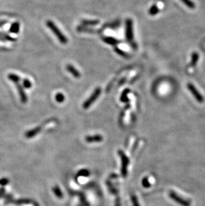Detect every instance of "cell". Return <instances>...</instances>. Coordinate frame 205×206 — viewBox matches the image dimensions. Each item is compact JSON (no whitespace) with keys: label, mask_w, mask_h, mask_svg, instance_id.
<instances>
[{"label":"cell","mask_w":205,"mask_h":206,"mask_svg":"<svg viewBox=\"0 0 205 206\" xmlns=\"http://www.w3.org/2000/svg\"><path fill=\"white\" fill-rule=\"evenodd\" d=\"M47 26L52 31L53 33H54L56 35V37H57V39H59V41H60L61 44H67L68 39L66 38V36H65L63 33L61 32V30L58 28L57 26H56L52 21L48 20L47 21Z\"/></svg>","instance_id":"cell-1"},{"label":"cell","mask_w":205,"mask_h":206,"mask_svg":"<svg viewBox=\"0 0 205 206\" xmlns=\"http://www.w3.org/2000/svg\"><path fill=\"white\" fill-rule=\"evenodd\" d=\"M118 153L121 159V175L123 177H126L127 176V167L130 162L129 159L122 150H119Z\"/></svg>","instance_id":"cell-2"},{"label":"cell","mask_w":205,"mask_h":206,"mask_svg":"<svg viewBox=\"0 0 205 206\" xmlns=\"http://www.w3.org/2000/svg\"><path fill=\"white\" fill-rule=\"evenodd\" d=\"M169 195L170 199H172L173 201H175L176 204H179L181 206H191V201L188 199L182 198L179 194H177L176 192L174 191H170L169 193Z\"/></svg>","instance_id":"cell-3"},{"label":"cell","mask_w":205,"mask_h":206,"mask_svg":"<svg viewBox=\"0 0 205 206\" xmlns=\"http://www.w3.org/2000/svg\"><path fill=\"white\" fill-rule=\"evenodd\" d=\"M101 93V89L100 88H96L94 92L91 94V96H90L87 100L85 102H84L83 107L84 109H88L89 108L92 104L95 102L96 101V100L97 99V98L100 96V94Z\"/></svg>","instance_id":"cell-4"},{"label":"cell","mask_w":205,"mask_h":206,"mask_svg":"<svg viewBox=\"0 0 205 206\" xmlns=\"http://www.w3.org/2000/svg\"><path fill=\"white\" fill-rule=\"evenodd\" d=\"M187 88L188 89V90L190 91L191 93L192 94V96H194L196 100H197L198 103H202L204 102V98L202 96L200 92L198 91L197 89L194 87V85L193 84H191V83H188L187 84Z\"/></svg>","instance_id":"cell-5"},{"label":"cell","mask_w":205,"mask_h":206,"mask_svg":"<svg viewBox=\"0 0 205 206\" xmlns=\"http://www.w3.org/2000/svg\"><path fill=\"white\" fill-rule=\"evenodd\" d=\"M133 21L127 19L126 21V38L129 42H131L133 39Z\"/></svg>","instance_id":"cell-6"},{"label":"cell","mask_w":205,"mask_h":206,"mask_svg":"<svg viewBox=\"0 0 205 206\" xmlns=\"http://www.w3.org/2000/svg\"><path fill=\"white\" fill-rule=\"evenodd\" d=\"M6 203H7V204H9V203H11V204L20 205L31 204H32V203H33V201H32V200H31L30 199L21 198V199H11V200H9V201H7Z\"/></svg>","instance_id":"cell-7"},{"label":"cell","mask_w":205,"mask_h":206,"mask_svg":"<svg viewBox=\"0 0 205 206\" xmlns=\"http://www.w3.org/2000/svg\"><path fill=\"white\" fill-rule=\"evenodd\" d=\"M41 126H38V127H36L35 128L32 129V130L26 131V134H25V136H26V137L27 138V139H31V138L36 136L37 134H39V132L41 131Z\"/></svg>","instance_id":"cell-8"},{"label":"cell","mask_w":205,"mask_h":206,"mask_svg":"<svg viewBox=\"0 0 205 206\" xmlns=\"http://www.w3.org/2000/svg\"><path fill=\"white\" fill-rule=\"evenodd\" d=\"M103 140L101 135L97 134L93 136H88L85 137V141L87 143H94V142H101Z\"/></svg>","instance_id":"cell-9"},{"label":"cell","mask_w":205,"mask_h":206,"mask_svg":"<svg viewBox=\"0 0 205 206\" xmlns=\"http://www.w3.org/2000/svg\"><path fill=\"white\" fill-rule=\"evenodd\" d=\"M67 70L70 73L72 74L73 76H74L75 78H79L81 77V74L78 70H77L75 67L73 66L72 65H67Z\"/></svg>","instance_id":"cell-10"},{"label":"cell","mask_w":205,"mask_h":206,"mask_svg":"<svg viewBox=\"0 0 205 206\" xmlns=\"http://www.w3.org/2000/svg\"><path fill=\"white\" fill-rule=\"evenodd\" d=\"M102 39L105 43H106V44H108L109 45H117L120 42L119 40H118V39L115 38H111V37H104V38H102Z\"/></svg>","instance_id":"cell-11"},{"label":"cell","mask_w":205,"mask_h":206,"mask_svg":"<svg viewBox=\"0 0 205 206\" xmlns=\"http://www.w3.org/2000/svg\"><path fill=\"white\" fill-rule=\"evenodd\" d=\"M198 59H199V55H198L197 52H193V53L192 54V55H191V66L194 67L197 65V63L198 61Z\"/></svg>","instance_id":"cell-12"},{"label":"cell","mask_w":205,"mask_h":206,"mask_svg":"<svg viewBox=\"0 0 205 206\" xmlns=\"http://www.w3.org/2000/svg\"><path fill=\"white\" fill-rule=\"evenodd\" d=\"M53 192H54V193L57 198L59 199L63 198V194L61 192V189L57 186L54 187V188H53Z\"/></svg>","instance_id":"cell-13"},{"label":"cell","mask_w":205,"mask_h":206,"mask_svg":"<svg viewBox=\"0 0 205 206\" xmlns=\"http://www.w3.org/2000/svg\"><path fill=\"white\" fill-rule=\"evenodd\" d=\"M17 88H18V90H19V93H20V97H21V101H22L23 103H26L27 102V96H26V93H25L23 90L22 87L18 85H17Z\"/></svg>","instance_id":"cell-14"},{"label":"cell","mask_w":205,"mask_h":206,"mask_svg":"<svg viewBox=\"0 0 205 206\" xmlns=\"http://www.w3.org/2000/svg\"><path fill=\"white\" fill-rule=\"evenodd\" d=\"M90 176V171L87 169L80 170L77 174V177H89Z\"/></svg>","instance_id":"cell-15"},{"label":"cell","mask_w":205,"mask_h":206,"mask_svg":"<svg viewBox=\"0 0 205 206\" xmlns=\"http://www.w3.org/2000/svg\"><path fill=\"white\" fill-rule=\"evenodd\" d=\"M82 23L85 26H95L99 23V20H83Z\"/></svg>","instance_id":"cell-16"},{"label":"cell","mask_w":205,"mask_h":206,"mask_svg":"<svg viewBox=\"0 0 205 206\" xmlns=\"http://www.w3.org/2000/svg\"><path fill=\"white\" fill-rule=\"evenodd\" d=\"M158 11H159V9L158 8L157 5H154L150 8V10L148 11V13L151 15H155L158 14Z\"/></svg>","instance_id":"cell-17"},{"label":"cell","mask_w":205,"mask_h":206,"mask_svg":"<svg viewBox=\"0 0 205 206\" xmlns=\"http://www.w3.org/2000/svg\"><path fill=\"white\" fill-rule=\"evenodd\" d=\"M181 1L185 5L187 6L188 8L191 9H194L195 8V5L191 0H181Z\"/></svg>","instance_id":"cell-18"},{"label":"cell","mask_w":205,"mask_h":206,"mask_svg":"<svg viewBox=\"0 0 205 206\" xmlns=\"http://www.w3.org/2000/svg\"><path fill=\"white\" fill-rule=\"evenodd\" d=\"M19 30H20V24H19V23H15L11 26L10 32L17 33L19 32Z\"/></svg>","instance_id":"cell-19"},{"label":"cell","mask_w":205,"mask_h":206,"mask_svg":"<svg viewBox=\"0 0 205 206\" xmlns=\"http://www.w3.org/2000/svg\"><path fill=\"white\" fill-rule=\"evenodd\" d=\"M55 100L58 103H63L65 101L64 95L61 93H57L55 96Z\"/></svg>","instance_id":"cell-20"},{"label":"cell","mask_w":205,"mask_h":206,"mask_svg":"<svg viewBox=\"0 0 205 206\" xmlns=\"http://www.w3.org/2000/svg\"><path fill=\"white\" fill-rule=\"evenodd\" d=\"M8 78L9 79V80H11V81H12L13 82H15V83L19 82L20 80V77L17 75H15V74H9L8 75Z\"/></svg>","instance_id":"cell-21"},{"label":"cell","mask_w":205,"mask_h":206,"mask_svg":"<svg viewBox=\"0 0 205 206\" xmlns=\"http://www.w3.org/2000/svg\"><path fill=\"white\" fill-rule=\"evenodd\" d=\"M142 186H143L144 187H145V188H149V187L151 186V184L150 182H149L148 177H145L143 178V179H142Z\"/></svg>","instance_id":"cell-22"},{"label":"cell","mask_w":205,"mask_h":206,"mask_svg":"<svg viewBox=\"0 0 205 206\" xmlns=\"http://www.w3.org/2000/svg\"><path fill=\"white\" fill-rule=\"evenodd\" d=\"M9 183V180L7 177H3L0 179V186H8Z\"/></svg>","instance_id":"cell-23"},{"label":"cell","mask_w":205,"mask_h":206,"mask_svg":"<svg viewBox=\"0 0 205 206\" xmlns=\"http://www.w3.org/2000/svg\"><path fill=\"white\" fill-rule=\"evenodd\" d=\"M131 201H132V204H133V206H141L139 204V201H138V199L137 198H136V195H131Z\"/></svg>","instance_id":"cell-24"},{"label":"cell","mask_w":205,"mask_h":206,"mask_svg":"<svg viewBox=\"0 0 205 206\" xmlns=\"http://www.w3.org/2000/svg\"><path fill=\"white\" fill-rule=\"evenodd\" d=\"M129 91V90H126L125 91L123 92V94L122 95V96H121V100L122 102H127V101H129V99H128V97H127V93H128Z\"/></svg>","instance_id":"cell-25"},{"label":"cell","mask_w":205,"mask_h":206,"mask_svg":"<svg viewBox=\"0 0 205 206\" xmlns=\"http://www.w3.org/2000/svg\"><path fill=\"white\" fill-rule=\"evenodd\" d=\"M115 51L117 52L118 54H119L120 55H121V56H123V57H127V56H128V55H127V54H125V52H124L123 51L120 50L119 48H115Z\"/></svg>","instance_id":"cell-26"},{"label":"cell","mask_w":205,"mask_h":206,"mask_svg":"<svg viewBox=\"0 0 205 206\" xmlns=\"http://www.w3.org/2000/svg\"><path fill=\"white\" fill-rule=\"evenodd\" d=\"M23 85L26 88H30L32 86V84L29 80H28V79H25V80L23 81Z\"/></svg>","instance_id":"cell-27"},{"label":"cell","mask_w":205,"mask_h":206,"mask_svg":"<svg viewBox=\"0 0 205 206\" xmlns=\"http://www.w3.org/2000/svg\"><path fill=\"white\" fill-rule=\"evenodd\" d=\"M5 195V189L4 188H0V198H4Z\"/></svg>","instance_id":"cell-28"},{"label":"cell","mask_w":205,"mask_h":206,"mask_svg":"<svg viewBox=\"0 0 205 206\" xmlns=\"http://www.w3.org/2000/svg\"><path fill=\"white\" fill-rule=\"evenodd\" d=\"M115 206H121V204H120V200H119V198H117L116 202H115Z\"/></svg>","instance_id":"cell-29"},{"label":"cell","mask_w":205,"mask_h":206,"mask_svg":"<svg viewBox=\"0 0 205 206\" xmlns=\"http://www.w3.org/2000/svg\"><path fill=\"white\" fill-rule=\"evenodd\" d=\"M33 204L34 205V206H39V204H37V203H36V202H33Z\"/></svg>","instance_id":"cell-30"}]
</instances>
